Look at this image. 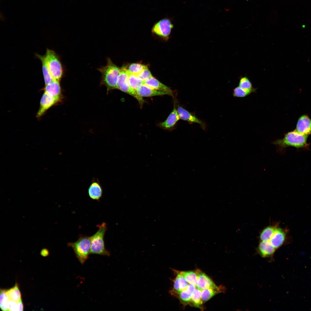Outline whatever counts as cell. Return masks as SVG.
Listing matches in <instances>:
<instances>
[{
  "mask_svg": "<svg viewBox=\"0 0 311 311\" xmlns=\"http://www.w3.org/2000/svg\"><path fill=\"white\" fill-rule=\"evenodd\" d=\"M174 102V108L172 111L164 121L158 124L161 128L170 131L175 128L178 122L180 119L176 108L175 99Z\"/></svg>",
  "mask_w": 311,
  "mask_h": 311,
  "instance_id": "obj_11",
  "label": "cell"
},
{
  "mask_svg": "<svg viewBox=\"0 0 311 311\" xmlns=\"http://www.w3.org/2000/svg\"><path fill=\"white\" fill-rule=\"evenodd\" d=\"M137 76L144 82L148 80L152 77L150 72L148 68L145 69Z\"/></svg>",
  "mask_w": 311,
  "mask_h": 311,
  "instance_id": "obj_31",
  "label": "cell"
},
{
  "mask_svg": "<svg viewBox=\"0 0 311 311\" xmlns=\"http://www.w3.org/2000/svg\"><path fill=\"white\" fill-rule=\"evenodd\" d=\"M6 293L9 299L18 302L21 299V295L18 285L16 283L15 286L6 290Z\"/></svg>",
  "mask_w": 311,
  "mask_h": 311,
  "instance_id": "obj_25",
  "label": "cell"
},
{
  "mask_svg": "<svg viewBox=\"0 0 311 311\" xmlns=\"http://www.w3.org/2000/svg\"><path fill=\"white\" fill-rule=\"evenodd\" d=\"M68 246L73 250L75 255L79 262L83 264L88 258L90 251V237L80 235L77 241L69 242Z\"/></svg>",
  "mask_w": 311,
  "mask_h": 311,
  "instance_id": "obj_4",
  "label": "cell"
},
{
  "mask_svg": "<svg viewBox=\"0 0 311 311\" xmlns=\"http://www.w3.org/2000/svg\"><path fill=\"white\" fill-rule=\"evenodd\" d=\"M184 276L186 280L189 284L196 287L197 283V276L196 273L194 271H179Z\"/></svg>",
  "mask_w": 311,
  "mask_h": 311,
  "instance_id": "obj_28",
  "label": "cell"
},
{
  "mask_svg": "<svg viewBox=\"0 0 311 311\" xmlns=\"http://www.w3.org/2000/svg\"><path fill=\"white\" fill-rule=\"evenodd\" d=\"M124 67L128 73L136 75L145 69L148 68L146 65L139 63L131 64L128 66L127 68Z\"/></svg>",
  "mask_w": 311,
  "mask_h": 311,
  "instance_id": "obj_26",
  "label": "cell"
},
{
  "mask_svg": "<svg viewBox=\"0 0 311 311\" xmlns=\"http://www.w3.org/2000/svg\"><path fill=\"white\" fill-rule=\"evenodd\" d=\"M40 254L42 256L46 257L49 255V252L47 249H44L41 250Z\"/></svg>",
  "mask_w": 311,
  "mask_h": 311,
  "instance_id": "obj_33",
  "label": "cell"
},
{
  "mask_svg": "<svg viewBox=\"0 0 311 311\" xmlns=\"http://www.w3.org/2000/svg\"><path fill=\"white\" fill-rule=\"evenodd\" d=\"M223 288L221 287H217L204 289L201 291L202 299L203 302L208 300L215 295L222 292Z\"/></svg>",
  "mask_w": 311,
  "mask_h": 311,
  "instance_id": "obj_22",
  "label": "cell"
},
{
  "mask_svg": "<svg viewBox=\"0 0 311 311\" xmlns=\"http://www.w3.org/2000/svg\"><path fill=\"white\" fill-rule=\"evenodd\" d=\"M97 226L98 228L97 231L90 237V254L109 256L110 253L106 249L104 241V235L107 229V224L104 222Z\"/></svg>",
  "mask_w": 311,
  "mask_h": 311,
  "instance_id": "obj_3",
  "label": "cell"
},
{
  "mask_svg": "<svg viewBox=\"0 0 311 311\" xmlns=\"http://www.w3.org/2000/svg\"><path fill=\"white\" fill-rule=\"evenodd\" d=\"M203 302L201 297V291L197 288L195 290L192 295L190 304L203 310Z\"/></svg>",
  "mask_w": 311,
  "mask_h": 311,
  "instance_id": "obj_23",
  "label": "cell"
},
{
  "mask_svg": "<svg viewBox=\"0 0 311 311\" xmlns=\"http://www.w3.org/2000/svg\"><path fill=\"white\" fill-rule=\"evenodd\" d=\"M136 92L139 95L142 97L167 95L174 98L173 96L169 92L152 88L144 84L136 91Z\"/></svg>",
  "mask_w": 311,
  "mask_h": 311,
  "instance_id": "obj_15",
  "label": "cell"
},
{
  "mask_svg": "<svg viewBox=\"0 0 311 311\" xmlns=\"http://www.w3.org/2000/svg\"><path fill=\"white\" fill-rule=\"evenodd\" d=\"M288 231L274 225L269 230L266 237L262 240L268 242L276 250L284 243L286 240Z\"/></svg>",
  "mask_w": 311,
  "mask_h": 311,
  "instance_id": "obj_6",
  "label": "cell"
},
{
  "mask_svg": "<svg viewBox=\"0 0 311 311\" xmlns=\"http://www.w3.org/2000/svg\"><path fill=\"white\" fill-rule=\"evenodd\" d=\"M9 298L6 293V290L1 289L0 296V306L1 309L3 311H8L7 305Z\"/></svg>",
  "mask_w": 311,
  "mask_h": 311,
  "instance_id": "obj_29",
  "label": "cell"
},
{
  "mask_svg": "<svg viewBox=\"0 0 311 311\" xmlns=\"http://www.w3.org/2000/svg\"><path fill=\"white\" fill-rule=\"evenodd\" d=\"M44 92L40 100L39 109L36 115L37 117L43 115L48 110L60 102L61 99L50 96Z\"/></svg>",
  "mask_w": 311,
  "mask_h": 311,
  "instance_id": "obj_10",
  "label": "cell"
},
{
  "mask_svg": "<svg viewBox=\"0 0 311 311\" xmlns=\"http://www.w3.org/2000/svg\"><path fill=\"white\" fill-rule=\"evenodd\" d=\"M88 194L92 200L99 201L102 197L103 189L98 180L93 179L88 188Z\"/></svg>",
  "mask_w": 311,
  "mask_h": 311,
  "instance_id": "obj_16",
  "label": "cell"
},
{
  "mask_svg": "<svg viewBox=\"0 0 311 311\" xmlns=\"http://www.w3.org/2000/svg\"><path fill=\"white\" fill-rule=\"evenodd\" d=\"M257 250L258 253L263 258L272 257L276 250L268 242L263 241H260Z\"/></svg>",
  "mask_w": 311,
  "mask_h": 311,
  "instance_id": "obj_19",
  "label": "cell"
},
{
  "mask_svg": "<svg viewBox=\"0 0 311 311\" xmlns=\"http://www.w3.org/2000/svg\"><path fill=\"white\" fill-rule=\"evenodd\" d=\"M43 90L44 92L50 96L61 99V88L60 81L54 80L49 84L45 85Z\"/></svg>",
  "mask_w": 311,
  "mask_h": 311,
  "instance_id": "obj_18",
  "label": "cell"
},
{
  "mask_svg": "<svg viewBox=\"0 0 311 311\" xmlns=\"http://www.w3.org/2000/svg\"><path fill=\"white\" fill-rule=\"evenodd\" d=\"M196 271L197 276L198 283L196 287L197 289L201 291L217 287L207 275L200 270L198 269Z\"/></svg>",
  "mask_w": 311,
  "mask_h": 311,
  "instance_id": "obj_14",
  "label": "cell"
},
{
  "mask_svg": "<svg viewBox=\"0 0 311 311\" xmlns=\"http://www.w3.org/2000/svg\"><path fill=\"white\" fill-rule=\"evenodd\" d=\"M238 86L244 89H251L254 88L252 84L246 76L241 77L239 80Z\"/></svg>",
  "mask_w": 311,
  "mask_h": 311,
  "instance_id": "obj_30",
  "label": "cell"
},
{
  "mask_svg": "<svg viewBox=\"0 0 311 311\" xmlns=\"http://www.w3.org/2000/svg\"><path fill=\"white\" fill-rule=\"evenodd\" d=\"M128 73L130 85L131 87L136 92V91L144 84V82L137 75L129 73L128 72Z\"/></svg>",
  "mask_w": 311,
  "mask_h": 311,
  "instance_id": "obj_24",
  "label": "cell"
},
{
  "mask_svg": "<svg viewBox=\"0 0 311 311\" xmlns=\"http://www.w3.org/2000/svg\"><path fill=\"white\" fill-rule=\"evenodd\" d=\"M174 272L176 273L177 276L173 280V288L169 291L170 293L173 295L185 289L189 285L185 278L179 271L175 270Z\"/></svg>",
  "mask_w": 311,
  "mask_h": 311,
  "instance_id": "obj_13",
  "label": "cell"
},
{
  "mask_svg": "<svg viewBox=\"0 0 311 311\" xmlns=\"http://www.w3.org/2000/svg\"><path fill=\"white\" fill-rule=\"evenodd\" d=\"M8 311H18V306L17 302L9 299L7 305Z\"/></svg>",
  "mask_w": 311,
  "mask_h": 311,
  "instance_id": "obj_32",
  "label": "cell"
},
{
  "mask_svg": "<svg viewBox=\"0 0 311 311\" xmlns=\"http://www.w3.org/2000/svg\"><path fill=\"white\" fill-rule=\"evenodd\" d=\"M98 69L101 74L100 85H104L106 87L107 92L110 90L116 89L117 82L121 68L114 64L110 58H108L107 65Z\"/></svg>",
  "mask_w": 311,
  "mask_h": 311,
  "instance_id": "obj_2",
  "label": "cell"
},
{
  "mask_svg": "<svg viewBox=\"0 0 311 311\" xmlns=\"http://www.w3.org/2000/svg\"><path fill=\"white\" fill-rule=\"evenodd\" d=\"M17 303L18 306V311H23V305L21 299L18 301Z\"/></svg>",
  "mask_w": 311,
  "mask_h": 311,
  "instance_id": "obj_34",
  "label": "cell"
},
{
  "mask_svg": "<svg viewBox=\"0 0 311 311\" xmlns=\"http://www.w3.org/2000/svg\"><path fill=\"white\" fill-rule=\"evenodd\" d=\"M308 136L294 130L285 134L283 138L273 141L271 143L276 146L277 152L280 153H283L285 148L289 147L308 149L309 145L307 142Z\"/></svg>",
  "mask_w": 311,
  "mask_h": 311,
  "instance_id": "obj_1",
  "label": "cell"
},
{
  "mask_svg": "<svg viewBox=\"0 0 311 311\" xmlns=\"http://www.w3.org/2000/svg\"><path fill=\"white\" fill-rule=\"evenodd\" d=\"M173 27L172 20L168 18H165L155 24L152 32L156 34L164 37H168Z\"/></svg>",
  "mask_w": 311,
  "mask_h": 311,
  "instance_id": "obj_8",
  "label": "cell"
},
{
  "mask_svg": "<svg viewBox=\"0 0 311 311\" xmlns=\"http://www.w3.org/2000/svg\"><path fill=\"white\" fill-rule=\"evenodd\" d=\"M176 106L180 119L187 121L190 124H198L203 130L206 129V123L197 117L194 113L190 112L180 105Z\"/></svg>",
  "mask_w": 311,
  "mask_h": 311,
  "instance_id": "obj_9",
  "label": "cell"
},
{
  "mask_svg": "<svg viewBox=\"0 0 311 311\" xmlns=\"http://www.w3.org/2000/svg\"><path fill=\"white\" fill-rule=\"evenodd\" d=\"M195 287L193 285L189 284L185 289L174 296L177 297L183 304H190L192 295L196 289Z\"/></svg>",
  "mask_w": 311,
  "mask_h": 311,
  "instance_id": "obj_17",
  "label": "cell"
},
{
  "mask_svg": "<svg viewBox=\"0 0 311 311\" xmlns=\"http://www.w3.org/2000/svg\"><path fill=\"white\" fill-rule=\"evenodd\" d=\"M257 89V88H254L251 89L246 90L242 89L238 86L233 89V95L235 97H244L252 93L255 92Z\"/></svg>",
  "mask_w": 311,
  "mask_h": 311,
  "instance_id": "obj_27",
  "label": "cell"
},
{
  "mask_svg": "<svg viewBox=\"0 0 311 311\" xmlns=\"http://www.w3.org/2000/svg\"><path fill=\"white\" fill-rule=\"evenodd\" d=\"M36 56L41 61L42 63V73L45 85H47L54 80L50 72L48 67L45 60L44 56L37 54Z\"/></svg>",
  "mask_w": 311,
  "mask_h": 311,
  "instance_id": "obj_21",
  "label": "cell"
},
{
  "mask_svg": "<svg viewBox=\"0 0 311 311\" xmlns=\"http://www.w3.org/2000/svg\"><path fill=\"white\" fill-rule=\"evenodd\" d=\"M116 89L135 98L141 106L145 102L142 97L139 95L130 86L128 81V73L124 67L121 68L117 82Z\"/></svg>",
  "mask_w": 311,
  "mask_h": 311,
  "instance_id": "obj_7",
  "label": "cell"
},
{
  "mask_svg": "<svg viewBox=\"0 0 311 311\" xmlns=\"http://www.w3.org/2000/svg\"><path fill=\"white\" fill-rule=\"evenodd\" d=\"M144 84L152 88L169 92L174 97L175 92L153 77L144 81Z\"/></svg>",
  "mask_w": 311,
  "mask_h": 311,
  "instance_id": "obj_20",
  "label": "cell"
},
{
  "mask_svg": "<svg viewBox=\"0 0 311 311\" xmlns=\"http://www.w3.org/2000/svg\"><path fill=\"white\" fill-rule=\"evenodd\" d=\"M44 56L53 78L60 81L63 75V69L58 56L54 51L49 49H47Z\"/></svg>",
  "mask_w": 311,
  "mask_h": 311,
  "instance_id": "obj_5",
  "label": "cell"
},
{
  "mask_svg": "<svg viewBox=\"0 0 311 311\" xmlns=\"http://www.w3.org/2000/svg\"><path fill=\"white\" fill-rule=\"evenodd\" d=\"M294 130L303 134H311V119L306 115L301 116L298 120Z\"/></svg>",
  "mask_w": 311,
  "mask_h": 311,
  "instance_id": "obj_12",
  "label": "cell"
}]
</instances>
